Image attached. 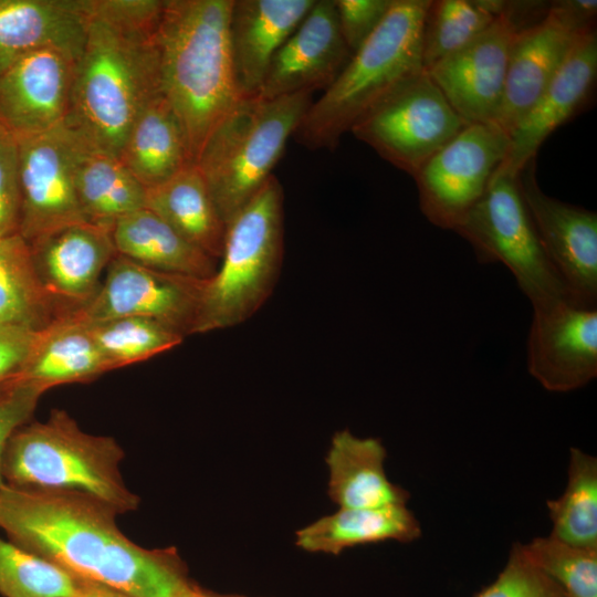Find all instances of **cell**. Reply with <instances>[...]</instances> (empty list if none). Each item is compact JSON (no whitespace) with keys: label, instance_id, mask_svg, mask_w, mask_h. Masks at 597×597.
<instances>
[{"label":"cell","instance_id":"ba28073f","mask_svg":"<svg viewBox=\"0 0 597 597\" xmlns=\"http://www.w3.org/2000/svg\"><path fill=\"white\" fill-rule=\"evenodd\" d=\"M453 231L471 244L480 263L505 265L532 307L575 301L543 250L517 175L494 174L483 196Z\"/></svg>","mask_w":597,"mask_h":597},{"label":"cell","instance_id":"277c9868","mask_svg":"<svg viewBox=\"0 0 597 597\" xmlns=\"http://www.w3.org/2000/svg\"><path fill=\"white\" fill-rule=\"evenodd\" d=\"M429 1H392L335 82L312 102L293 134L296 143L333 150L362 116L423 72L421 30Z\"/></svg>","mask_w":597,"mask_h":597},{"label":"cell","instance_id":"d590c367","mask_svg":"<svg viewBox=\"0 0 597 597\" xmlns=\"http://www.w3.org/2000/svg\"><path fill=\"white\" fill-rule=\"evenodd\" d=\"M474 597H568L549 577L532 565L514 544L496 579Z\"/></svg>","mask_w":597,"mask_h":597},{"label":"cell","instance_id":"7a4b0ae2","mask_svg":"<svg viewBox=\"0 0 597 597\" xmlns=\"http://www.w3.org/2000/svg\"><path fill=\"white\" fill-rule=\"evenodd\" d=\"M64 125L118 157L142 109L161 93L157 29L165 0H90Z\"/></svg>","mask_w":597,"mask_h":597},{"label":"cell","instance_id":"f35d334b","mask_svg":"<svg viewBox=\"0 0 597 597\" xmlns=\"http://www.w3.org/2000/svg\"><path fill=\"white\" fill-rule=\"evenodd\" d=\"M44 392L42 388L18 379L0 384V488L6 484L1 460L7 441L20 426L31 420Z\"/></svg>","mask_w":597,"mask_h":597},{"label":"cell","instance_id":"ffe728a7","mask_svg":"<svg viewBox=\"0 0 597 597\" xmlns=\"http://www.w3.org/2000/svg\"><path fill=\"white\" fill-rule=\"evenodd\" d=\"M578 34L561 23L548 10L542 20L516 33L494 125L511 135L553 80Z\"/></svg>","mask_w":597,"mask_h":597},{"label":"cell","instance_id":"e0dca14e","mask_svg":"<svg viewBox=\"0 0 597 597\" xmlns=\"http://www.w3.org/2000/svg\"><path fill=\"white\" fill-rule=\"evenodd\" d=\"M77 60L57 49H42L11 64L0 74V124L17 137L62 124Z\"/></svg>","mask_w":597,"mask_h":597},{"label":"cell","instance_id":"5b68a950","mask_svg":"<svg viewBox=\"0 0 597 597\" xmlns=\"http://www.w3.org/2000/svg\"><path fill=\"white\" fill-rule=\"evenodd\" d=\"M124 457L113 437L87 433L67 411L52 409L44 421L30 420L11 434L1 473L7 485L81 493L119 515L140 504L123 479Z\"/></svg>","mask_w":597,"mask_h":597},{"label":"cell","instance_id":"30bf717a","mask_svg":"<svg viewBox=\"0 0 597 597\" xmlns=\"http://www.w3.org/2000/svg\"><path fill=\"white\" fill-rule=\"evenodd\" d=\"M509 147L510 136L496 125L468 124L413 176L423 216L454 230L485 192Z\"/></svg>","mask_w":597,"mask_h":597},{"label":"cell","instance_id":"44dd1931","mask_svg":"<svg viewBox=\"0 0 597 597\" xmlns=\"http://www.w3.org/2000/svg\"><path fill=\"white\" fill-rule=\"evenodd\" d=\"M90 11V0H0V74L42 49H57L78 59Z\"/></svg>","mask_w":597,"mask_h":597},{"label":"cell","instance_id":"cb8c5ba5","mask_svg":"<svg viewBox=\"0 0 597 597\" xmlns=\"http://www.w3.org/2000/svg\"><path fill=\"white\" fill-rule=\"evenodd\" d=\"M386 449L376 438L335 432L326 455L328 495L339 509L406 505L409 493L390 482L384 469Z\"/></svg>","mask_w":597,"mask_h":597},{"label":"cell","instance_id":"f546056e","mask_svg":"<svg viewBox=\"0 0 597 597\" xmlns=\"http://www.w3.org/2000/svg\"><path fill=\"white\" fill-rule=\"evenodd\" d=\"M66 315L41 284L28 242L19 233L0 239V325L40 331Z\"/></svg>","mask_w":597,"mask_h":597},{"label":"cell","instance_id":"83f0119b","mask_svg":"<svg viewBox=\"0 0 597 597\" xmlns=\"http://www.w3.org/2000/svg\"><path fill=\"white\" fill-rule=\"evenodd\" d=\"M421 527L406 505L339 509L296 532V545L311 553L338 555L357 545L412 542Z\"/></svg>","mask_w":597,"mask_h":597},{"label":"cell","instance_id":"2e32d148","mask_svg":"<svg viewBox=\"0 0 597 597\" xmlns=\"http://www.w3.org/2000/svg\"><path fill=\"white\" fill-rule=\"evenodd\" d=\"M111 230L76 222L28 242L41 284L67 314L88 303L100 290L102 274L117 254Z\"/></svg>","mask_w":597,"mask_h":597},{"label":"cell","instance_id":"836d02e7","mask_svg":"<svg viewBox=\"0 0 597 597\" xmlns=\"http://www.w3.org/2000/svg\"><path fill=\"white\" fill-rule=\"evenodd\" d=\"M81 579L0 536V595L77 597Z\"/></svg>","mask_w":597,"mask_h":597},{"label":"cell","instance_id":"4dcf8cb0","mask_svg":"<svg viewBox=\"0 0 597 597\" xmlns=\"http://www.w3.org/2000/svg\"><path fill=\"white\" fill-rule=\"evenodd\" d=\"M546 505L553 523L551 536L574 546L597 549V459L572 448L566 488Z\"/></svg>","mask_w":597,"mask_h":597},{"label":"cell","instance_id":"484cf974","mask_svg":"<svg viewBox=\"0 0 597 597\" xmlns=\"http://www.w3.org/2000/svg\"><path fill=\"white\" fill-rule=\"evenodd\" d=\"M116 252L146 268L207 280L217 271V260L192 245L147 208L112 227Z\"/></svg>","mask_w":597,"mask_h":597},{"label":"cell","instance_id":"d4e9b609","mask_svg":"<svg viewBox=\"0 0 597 597\" xmlns=\"http://www.w3.org/2000/svg\"><path fill=\"white\" fill-rule=\"evenodd\" d=\"M118 158L146 189L195 164L181 125L163 93L137 115Z\"/></svg>","mask_w":597,"mask_h":597},{"label":"cell","instance_id":"8d00e7d4","mask_svg":"<svg viewBox=\"0 0 597 597\" xmlns=\"http://www.w3.org/2000/svg\"><path fill=\"white\" fill-rule=\"evenodd\" d=\"M20 207L18 137L0 124V239L18 233Z\"/></svg>","mask_w":597,"mask_h":597},{"label":"cell","instance_id":"7402d4cb","mask_svg":"<svg viewBox=\"0 0 597 597\" xmlns=\"http://www.w3.org/2000/svg\"><path fill=\"white\" fill-rule=\"evenodd\" d=\"M315 0H233L230 43L240 94L256 95L270 63Z\"/></svg>","mask_w":597,"mask_h":597},{"label":"cell","instance_id":"603a6c76","mask_svg":"<svg viewBox=\"0 0 597 597\" xmlns=\"http://www.w3.org/2000/svg\"><path fill=\"white\" fill-rule=\"evenodd\" d=\"M114 370L86 323L73 314L38 331L31 350L10 379L31 383L44 391L55 386L88 383Z\"/></svg>","mask_w":597,"mask_h":597},{"label":"cell","instance_id":"1f68e13d","mask_svg":"<svg viewBox=\"0 0 597 597\" xmlns=\"http://www.w3.org/2000/svg\"><path fill=\"white\" fill-rule=\"evenodd\" d=\"M494 19L478 0H430L421 30L423 71L464 46Z\"/></svg>","mask_w":597,"mask_h":597},{"label":"cell","instance_id":"5bb4252c","mask_svg":"<svg viewBox=\"0 0 597 597\" xmlns=\"http://www.w3.org/2000/svg\"><path fill=\"white\" fill-rule=\"evenodd\" d=\"M527 370L543 388L568 392L597 376V307L561 300L533 307Z\"/></svg>","mask_w":597,"mask_h":597},{"label":"cell","instance_id":"6da1fadb","mask_svg":"<svg viewBox=\"0 0 597 597\" xmlns=\"http://www.w3.org/2000/svg\"><path fill=\"white\" fill-rule=\"evenodd\" d=\"M117 515L81 493L0 488V528L15 545L80 579L135 597H198L201 587L178 551L134 543Z\"/></svg>","mask_w":597,"mask_h":597},{"label":"cell","instance_id":"4316f807","mask_svg":"<svg viewBox=\"0 0 597 597\" xmlns=\"http://www.w3.org/2000/svg\"><path fill=\"white\" fill-rule=\"evenodd\" d=\"M145 208L211 258L221 256L226 223L196 164L146 189Z\"/></svg>","mask_w":597,"mask_h":597},{"label":"cell","instance_id":"7bdbcfd3","mask_svg":"<svg viewBox=\"0 0 597 597\" xmlns=\"http://www.w3.org/2000/svg\"><path fill=\"white\" fill-rule=\"evenodd\" d=\"M198 597H245V596L233 595V594H218V593L201 588Z\"/></svg>","mask_w":597,"mask_h":597},{"label":"cell","instance_id":"52a82bcc","mask_svg":"<svg viewBox=\"0 0 597 597\" xmlns=\"http://www.w3.org/2000/svg\"><path fill=\"white\" fill-rule=\"evenodd\" d=\"M283 190L272 175L227 224L221 263L206 280L193 334L239 325L265 303L280 274Z\"/></svg>","mask_w":597,"mask_h":597},{"label":"cell","instance_id":"3957f363","mask_svg":"<svg viewBox=\"0 0 597 597\" xmlns=\"http://www.w3.org/2000/svg\"><path fill=\"white\" fill-rule=\"evenodd\" d=\"M233 0H165L157 29L161 93L196 163L203 145L243 97L230 43Z\"/></svg>","mask_w":597,"mask_h":597},{"label":"cell","instance_id":"f1b7e54d","mask_svg":"<svg viewBox=\"0 0 597 597\" xmlns=\"http://www.w3.org/2000/svg\"><path fill=\"white\" fill-rule=\"evenodd\" d=\"M75 190L88 222L112 229L121 218L145 208L146 188L118 157L81 144Z\"/></svg>","mask_w":597,"mask_h":597},{"label":"cell","instance_id":"d6986e66","mask_svg":"<svg viewBox=\"0 0 597 597\" xmlns=\"http://www.w3.org/2000/svg\"><path fill=\"white\" fill-rule=\"evenodd\" d=\"M597 78V33H579L564 63L510 135L509 151L494 174L519 175L545 139L582 109Z\"/></svg>","mask_w":597,"mask_h":597},{"label":"cell","instance_id":"ab89813d","mask_svg":"<svg viewBox=\"0 0 597 597\" xmlns=\"http://www.w3.org/2000/svg\"><path fill=\"white\" fill-rule=\"evenodd\" d=\"M38 331L0 325V384L13 377L27 359Z\"/></svg>","mask_w":597,"mask_h":597},{"label":"cell","instance_id":"8992f818","mask_svg":"<svg viewBox=\"0 0 597 597\" xmlns=\"http://www.w3.org/2000/svg\"><path fill=\"white\" fill-rule=\"evenodd\" d=\"M312 102L308 92L244 96L207 139L195 164L226 226L273 175Z\"/></svg>","mask_w":597,"mask_h":597},{"label":"cell","instance_id":"7c38bea8","mask_svg":"<svg viewBox=\"0 0 597 597\" xmlns=\"http://www.w3.org/2000/svg\"><path fill=\"white\" fill-rule=\"evenodd\" d=\"M20 221L27 241L87 221L75 190V165L82 142L64 123L41 134L18 137Z\"/></svg>","mask_w":597,"mask_h":597},{"label":"cell","instance_id":"ac0fdd59","mask_svg":"<svg viewBox=\"0 0 597 597\" xmlns=\"http://www.w3.org/2000/svg\"><path fill=\"white\" fill-rule=\"evenodd\" d=\"M338 28L334 0H315L273 56L258 92L262 100L326 91L350 60Z\"/></svg>","mask_w":597,"mask_h":597},{"label":"cell","instance_id":"60d3db41","mask_svg":"<svg viewBox=\"0 0 597 597\" xmlns=\"http://www.w3.org/2000/svg\"><path fill=\"white\" fill-rule=\"evenodd\" d=\"M548 12L575 33L595 28L597 1L558 0L549 2Z\"/></svg>","mask_w":597,"mask_h":597},{"label":"cell","instance_id":"b9f144b4","mask_svg":"<svg viewBox=\"0 0 597 597\" xmlns=\"http://www.w3.org/2000/svg\"><path fill=\"white\" fill-rule=\"evenodd\" d=\"M77 597H135L114 588L81 579Z\"/></svg>","mask_w":597,"mask_h":597},{"label":"cell","instance_id":"74e56055","mask_svg":"<svg viewBox=\"0 0 597 597\" xmlns=\"http://www.w3.org/2000/svg\"><path fill=\"white\" fill-rule=\"evenodd\" d=\"M394 0H334L341 34L353 54L374 33Z\"/></svg>","mask_w":597,"mask_h":597},{"label":"cell","instance_id":"8fae6325","mask_svg":"<svg viewBox=\"0 0 597 597\" xmlns=\"http://www.w3.org/2000/svg\"><path fill=\"white\" fill-rule=\"evenodd\" d=\"M205 283L202 279L146 268L117 253L97 293L72 314L86 322L150 318L185 337L193 334Z\"/></svg>","mask_w":597,"mask_h":597},{"label":"cell","instance_id":"4fadbf2b","mask_svg":"<svg viewBox=\"0 0 597 597\" xmlns=\"http://www.w3.org/2000/svg\"><path fill=\"white\" fill-rule=\"evenodd\" d=\"M536 158L519 172L517 182L543 250L572 297L597 303V213L543 192Z\"/></svg>","mask_w":597,"mask_h":597},{"label":"cell","instance_id":"e575fe53","mask_svg":"<svg viewBox=\"0 0 597 597\" xmlns=\"http://www.w3.org/2000/svg\"><path fill=\"white\" fill-rule=\"evenodd\" d=\"M519 548L568 597H597V549L574 546L551 535L519 544Z\"/></svg>","mask_w":597,"mask_h":597},{"label":"cell","instance_id":"9a60e30c","mask_svg":"<svg viewBox=\"0 0 597 597\" xmlns=\"http://www.w3.org/2000/svg\"><path fill=\"white\" fill-rule=\"evenodd\" d=\"M519 31L507 15H498L478 36L426 70L467 123H494L511 46Z\"/></svg>","mask_w":597,"mask_h":597},{"label":"cell","instance_id":"9c48e42d","mask_svg":"<svg viewBox=\"0 0 597 597\" xmlns=\"http://www.w3.org/2000/svg\"><path fill=\"white\" fill-rule=\"evenodd\" d=\"M468 124L423 71L362 116L349 133L413 177Z\"/></svg>","mask_w":597,"mask_h":597},{"label":"cell","instance_id":"d6a6232c","mask_svg":"<svg viewBox=\"0 0 597 597\" xmlns=\"http://www.w3.org/2000/svg\"><path fill=\"white\" fill-rule=\"evenodd\" d=\"M84 322L113 369L147 360L184 341L179 333L145 317L124 316Z\"/></svg>","mask_w":597,"mask_h":597}]
</instances>
